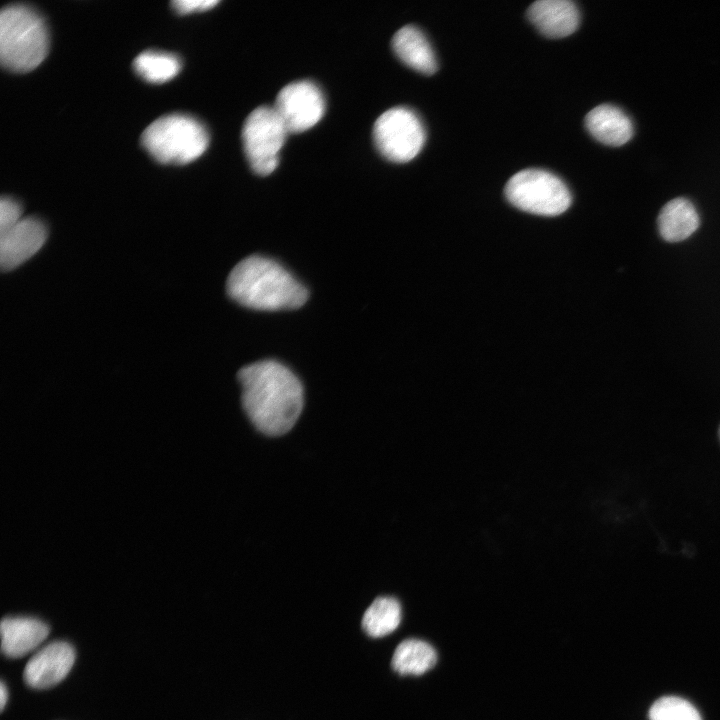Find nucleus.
I'll return each mask as SVG.
<instances>
[{
  "instance_id": "f257e3e1",
  "label": "nucleus",
  "mask_w": 720,
  "mask_h": 720,
  "mask_svg": "<svg viewBox=\"0 0 720 720\" xmlns=\"http://www.w3.org/2000/svg\"><path fill=\"white\" fill-rule=\"evenodd\" d=\"M242 404L254 426L269 436L288 432L301 414L304 396L298 377L275 360H263L238 372Z\"/></svg>"
},
{
  "instance_id": "f03ea898",
  "label": "nucleus",
  "mask_w": 720,
  "mask_h": 720,
  "mask_svg": "<svg viewBox=\"0 0 720 720\" xmlns=\"http://www.w3.org/2000/svg\"><path fill=\"white\" fill-rule=\"evenodd\" d=\"M226 289L240 305L255 310L297 309L309 292L290 272L273 259L252 255L230 272Z\"/></svg>"
},
{
  "instance_id": "7ed1b4c3",
  "label": "nucleus",
  "mask_w": 720,
  "mask_h": 720,
  "mask_svg": "<svg viewBox=\"0 0 720 720\" xmlns=\"http://www.w3.org/2000/svg\"><path fill=\"white\" fill-rule=\"evenodd\" d=\"M49 47L46 24L25 4H10L0 13V61L13 72H27L45 59Z\"/></svg>"
},
{
  "instance_id": "20e7f679",
  "label": "nucleus",
  "mask_w": 720,
  "mask_h": 720,
  "mask_svg": "<svg viewBox=\"0 0 720 720\" xmlns=\"http://www.w3.org/2000/svg\"><path fill=\"white\" fill-rule=\"evenodd\" d=\"M147 152L164 164H187L200 157L208 147L209 134L196 118L180 113L162 116L142 134Z\"/></svg>"
},
{
  "instance_id": "39448f33",
  "label": "nucleus",
  "mask_w": 720,
  "mask_h": 720,
  "mask_svg": "<svg viewBox=\"0 0 720 720\" xmlns=\"http://www.w3.org/2000/svg\"><path fill=\"white\" fill-rule=\"evenodd\" d=\"M505 196L518 209L542 216L559 215L572 201L565 183L540 169H525L514 174L505 186Z\"/></svg>"
},
{
  "instance_id": "423d86ee",
  "label": "nucleus",
  "mask_w": 720,
  "mask_h": 720,
  "mask_svg": "<svg viewBox=\"0 0 720 720\" xmlns=\"http://www.w3.org/2000/svg\"><path fill=\"white\" fill-rule=\"evenodd\" d=\"M287 133L274 107L260 106L248 115L242 128V142L255 174L267 176L276 169Z\"/></svg>"
},
{
  "instance_id": "0eeeda50",
  "label": "nucleus",
  "mask_w": 720,
  "mask_h": 720,
  "mask_svg": "<svg viewBox=\"0 0 720 720\" xmlns=\"http://www.w3.org/2000/svg\"><path fill=\"white\" fill-rule=\"evenodd\" d=\"M425 129L418 115L397 106L383 112L373 126V140L387 160L404 163L415 158L425 143Z\"/></svg>"
},
{
  "instance_id": "6e6552de",
  "label": "nucleus",
  "mask_w": 720,
  "mask_h": 720,
  "mask_svg": "<svg viewBox=\"0 0 720 720\" xmlns=\"http://www.w3.org/2000/svg\"><path fill=\"white\" fill-rule=\"evenodd\" d=\"M274 109L288 132L299 133L316 125L325 113L321 89L312 81L289 83L278 93Z\"/></svg>"
},
{
  "instance_id": "1a4fd4ad",
  "label": "nucleus",
  "mask_w": 720,
  "mask_h": 720,
  "mask_svg": "<svg viewBox=\"0 0 720 720\" xmlns=\"http://www.w3.org/2000/svg\"><path fill=\"white\" fill-rule=\"evenodd\" d=\"M45 223L36 217H23L13 226L0 231V265L12 270L35 255L46 242Z\"/></svg>"
},
{
  "instance_id": "9d476101",
  "label": "nucleus",
  "mask_w": 720,
  "mask_h": 720,
  "mask_svg": "<svg viewBox=\"0 0 720 720\" xmlns=\"http://www.w3.org/2000/svg\"><path fill=\"white\" fill-rule=\"evenodd\" d=\"M75 661L74 648L67 642L54 641L31 656L23 671L24 682L31 688H50L61 682Z\"/></svg>"
},
{
  "instance_id": "9b49d317",
  "label": "nucleus",
  "mask_w": 720,
  "mask_h": 720,
  "mask_svg": "<svg viewBox=\"0 0 720 720\" xmlns=\"http://www.w3.org/2000/svg\"><path fill=\"white\" fill-rule=\"evenodd\" d=\"M527 16L540 33L550 38L572 34L580 21L577 6L569 0L536 1L529 6Z\"/></svg>"
},
{
  "instance_id": "f8f14e48",
  "label": "nucleus",
  "mask_w": 720,
  "mask_h": 720,
  "mask_svg": "<svg viewBox=\"0 0 720 720\" xmlns=\"http://www.w3.org/2000/svg\"><path fill=\"white\" fill-rule=\"evenodd\" d=\"M1 650L10 658H20L35 650L48 636L49 627L30 617H6L1 621Z\"/></svg>"
},
{
  "instance_id": "ddd939ff",
  "label": "nucleus",
  "mask_w": 720,
  "mask_h": 720,
  "mask_svg": "<svg viewBox=\"0 0 720 720\" xmlns=\"http://www.w3.org/2000/svg\"><path fill=\"white\" fill-rule=\"evenodd\" d=\"M585 126L597 141L608 146L624 145L633 135L629 116L611 104H602L589 111L585 117Z\"/></svg>"
},
{
  "instance_id": "4468645a",
  "label": "nucleus",
  "mask_w": 720,
  "mask_h": 720,
  "mask_svg": "<svg viewBox=\"0 0 720 720\" xmlns=\"http://www.w3.org/2000/svg\"><path fill=\"white\" fill-rule=\"evenodd\" d=\"M392 48L404 64L422 74L432 75L438 69L430 43L423 32L413 25H406L394 34Z\"/></svg>"
},
{
  "instance_id": "2eb2a0df",
  "label": "nucleus",
  "mask_w": 720,
  "mask_h": 720,
  "mask_svg": "<svg viewBox=\"0 0 720 720\" xmlns=\"http://www.w3.org/2000/svg\"><path fill=\"white\" fill-rule=\"evenodd\" d=\"M658 229L662 238L668 242L687 239L699 227V215L694 205L686 198H675L661 209Z\"/></svg>"
},
{
  "instance_id": "dca6fc26",
  "label": "nucleus",
  "mask_w": 720,
  "mask_h": 720,
  "mask_svg": "<svg viewBox=\"0 0 720 720\" xmlns=\"http://www.w3.org/2000/svg\"><path fill=\"white\" fill-rule=\"evenodd\" d=\"M437 662L435 649L420 639H405L396 647L392 668L400 675H422L432 669Z\"/></svg>"
},
{
  "instance_id": "f3484780",
  "label": "nucleus",
  "mask_w": 720,
  "mask_h": 720,
  "mask_svg": "<svg viewBox=\"0 0 720 720\" xmlns=\"http://www.w3.org/2000/svg\"><path fill=\"white\" fill-rule=\"evenodd\" d=\"M401 622V606L392 597H378L366 609L362 618V628L373 638L386 636L394 632Z\"/></svg>"
},
{
  "instance_id": "a211bd4d",
  "label": "nucleus",
  "mask_w": 720,
  "mask_h": 720,
  "mask_svg": "<svg viewBox=\"0 0 720 720\" xmlns=\"http://www.w3.org/2000/svg\"><path fill=\"white\" fill-rule=\"evenodd\" d=\"M136 73L151 83L173 79L181 69L180 59L169 52L148 50L140 53L133 63Z\"/></svg>"
},
{
  "instance_id": "6ab92c4d",
  "label": "nucleus",
  "mask_w": 720,
  "mask_h": 720,
  "mask_svg": "<svg viewBox=\"0 0 720 720\" xmlns=\"http://www.w3.org/2000/svg\"><path fill=\"white\" fill-rule=\"evenodd\" d=\"M650 720H701L695 707L680 697L665 696L650 708Z\"/></svg>"
},
{
  "instance_id": "aec40b11",
  "label": "nucleus",
  "mask_w": 720,
  "mask_h": 720,
  "mask_svg": "<svg viewBox=\"0 0 720 720\" xmlns=\"http://www.w3.org/2000/svg\"><path fill=\"white\" fill-rule=\"evenodd\" d=\"M23 218L22 207L18 201L11 197H2L0 200V231H3Z\"/></svg>"
},
{
  "instance_id": "412c9836",
  "label": "nucleus",
  "mask_w": 720,
  "mask_h": 720,
  "mask_svg": "<svg viewBox=\"0 0 720 720\" xmlns=\"http://www.w3.org/2000/svg\"><path fill=\"white\" fill-rule=\"evenodd\" d=\"M218 3V0H174L171 5L179 14H189L211 9Z\"/></svg>"
},
{
  "instance_id": "4be33fe9",
  "label": "nucleus",
  "mask_w": 720,
  "mask_h": 720,
  "mask_svg": "<svg viewBox=\"0 0 720 720\" xmlns=\"http://www.w3.org/2000/svg\"><path fill=\"white\" fill-rule=\"evenodd\" d=\"M7 695H8V692H7L6 686H5L4 682L2 681V682H1V686H0V706H1V710H3L4 707H5V705H6V702H7V699H8V696H7Z\"/></svg>"
},
{
  "instance_id": "5701e85b",
  "label": "nucleus",
  "mask_w": 720,
  "mask_h": 720,
  "mask_svg": "<svg viewBox=\"0 0 720 720\" xmlns=\"http://www.w3.org/2000/svg\"><path fill=\"white\" fill-rule=\"evenodd\" d=\"M719 437H720V428H719Z\"/></svg>"
}]
</instances>
